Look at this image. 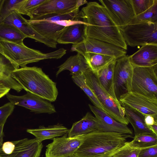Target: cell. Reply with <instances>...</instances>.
Returning a JSON list of instances; mask_svg holds the SVG:
<instances>
[{"label": "cell", "instance_id": "obj_1", "mask_svg": "<svg viewBox=\"0 0 157 157\" xmlns=\"http://www.w3.org/2000/svg\"><path fill=\"white\" fill-rule=\"evenodd\" d=\"M86 37L106 42L126 50L127 46L117 27L110 17L105 8L95 2L87 3L82 9Z\"/></svg>", "mask_w": 157, "mask_h": 157}, {"label": "cell", "instance_id": "obj_2", "mask_svg": "<svg viewBox=\"0 0 157 157\" xmlns=\"http://www.w3.org/2000/svg\"><path fill=\"white\" fill-rule=\"evenodd\" d=\"M132 136L112 132L96 131L84 135L83 141L73 155L75 157H108Z\"/></svg>", "mask_w": 157, "mask_h": 157}, {"label": "cell", "instance_id": "obj_3", "mask_svg": "<svg viewBox=\"0 0 157 157\" xmlns=\"http://www.w3.org/2000/svg\"><path fill=\"white\" fill-rule=\"evenodd\" d=\"M13 78L27 92L51 102L55 101L58 94L56 83L40 67L25 66L15 69Z\"/></svg>", "mask_w": 157, "mask_h": 157}, {"label": "cell", "instance_id": "obj_4", "mask_svg": "<svg viewBox=\"0 0 157 157\" xmlns=\"http://www.w3.org/2000/svg\"><path fill=\"white\" fill-rule=\"evenodd\" d=\"M79 10L64 13H49L27 20L28 23L39 33L50 40L56 42L66 26L83 20Z\"/></svg>", "mask_w": 157, "mask_h": 157}, {"label": "cell", "instance_id": "obj_5", "mask_svg": "<svg viewBox=\"0 0 157 157\" xmlns=\"http://www.w3.org/2000/svg\"><path fill=\"white\" fill-rule=\"evenodd\" d=\"M4 56L14 64L17 69L24 67L29 63L38 62L48 59H59L64 55L66 50L60 48L54 52L44 53L29 48L23 42L15 43L0 40Z\"/></svg>", "mask_w": 157, "mask_h": 157}, {"label": "cell", "instance_id": "obj_6", "mask_svg": "<svg viewBox=\"0 0 157 157\" xmlns=\"http://www.w3.org/2000/svg\"><path fill=\"white\" fill-rule=\"evenodd\" d=\"M119 29L126 44L129 46L157 45V23L128 24Z\"/></svg>", "mask_w": 157, "mask_h": 157}, {"label": "cell", "instance_id": "obj_7", "mask_svg": "<svg viewBox=\"0 0 157 157\" xmlns=\"http://www.w3.org/2000/svg\"><path fill=\"white\" fill-rule=\"evenodd\" d=\"M83 75L86 84L108 111L110 116L117 121L127 125L129 123L125 117L124 107H120L104 90L96 73L90 69L84 73Z\"/></svg>", "mask_w": 157, "mask_h": 157}, {"label": "cell", "instance_id": "obj_8", "mask_svg": "<svg viewBox=\"0 0 157 157\" xmlns=\"http://www.w3.org/2000/svg\"><path fill=\"white\" fill-rule=\"evenodd\" d=\"M157 65L150 67H133L131 90L157 99Z\"/></svg>", "mask_w": 157, "mask_h": 157}, {"label": "cell", "instance_id": "obj_9", "mask_svg": "<svg viewBox=\"0 0 157 157\" xmlns=\"http://www.w3.org/2000/svg\"><path fill=\"white\" fill-rule=\"evenodd\" d=\"M36 138L3 142L0 141V157H40L43 147Z\"/></svg>", "mask_w": 157, "mask_h": 157}, {"label": "cell", "instance_id": "obj_10", "mask_svg": "<svg viewBox=\"0 0 157 157\" xmlns=\"http://www.w3.org/2000/svg\"><path fill=\"white\" fill-rule=\"evenodd\" d=\"M133 67L129 56L126 55L117 59L113 73L115 94L119 100L121 95L131 91Z\"/></svg>", "mask_w": 157, "mask_h": 157}, {"label": "cell", "instance_id": "obj_11", "mask_svg": "<svg viewBox=\"0 0 157 157\" xmlns=\"http://www.w3.org/2000/svg\"><path fill=\"white\" fill-rule=\"evenodd\" d=\"M71 51L81 55L90 52L111 56L117 59L126 55V50L113 44L86 37L81 42L72 44Z\"/></svg>", "mask_w": 157, "mask_h": 157}, {"label": "cell", "instance_id": "obj_12", "mask_svg": "<svg viewBox=\"0 0 157 157\" xmlns=\"http://www.w3.org/2000/svg\"><path fill=\"white\" fill-rule=\"evenodd\" d=\"M119 28L128 24L136 16L131 0H100Z\"/></svg>", "mask_w": 157, "mask_h": 157}, {"label": "cell", "instance_id": "obj_13", "mask_svg": "<svg viewBox=\"0 0 157 157\" xmlns=\"http://www.w3.org/2000/svg\"><path fill=\"white\" fill-rule=\"evenodd\" d=\"M84 135L68 137L66 134L54 138L46 146L45 157H67L73 155L82 143Z\"/></svg>", "mask_w": 157, "mask_h": 157}, {"label": "cell", "instance_id": "obj_14", "mask_svg": "<svg viewBox=\"0 0 157 157\" xmlns=\"http://www.w3.org/2000/svg\"><path fill=\"white\" fill-rule=\"evenodd\" d=\"M119 101L122 106H127L157 119V99L131 91L121 95Z\"/></svg>", "mask_w": 157, "mask_h": 157}, {"label": "cell", "instance_id": "obj_15", "mask_svg": "<svg viewBox=\"0 0 157 157\" xmlns=\"http://www.w3.org/2000/svg\"><path fill=\"white\" fill-rule=\"evenodd\" d=\"M6 96L10 102L14 105L24 107L36 113L51 114L56 112L54 106L50 102L29 92L21 96L8 93Z\"/></svg>", "mask_w": 157, "mask_h": 157}, {"label": "cell", "instance_id": "obj_16", "mask_svg": "<svg viewBox=\"0 0 157 157\" xmlns=\"http://www.w3.org/2000/svg\"><path fill=\"white\" fill-rule=\"evenodd\" d=\"M87 3L86 0H47L35 9L32 18L49 13H71L79 10L81 6Z\"/></svg>", "mask_w": 157, "mask_h": 157}, {"label": "cell", "instance_id": "obj_17", "mask_svg": "<svg viewBox=\"0 0 157 157\" xmlns=\"http://www.w3.org/2000/svg\"><path fill=\"white\" fill-rule=\"evenodd\" d=\"M3 22L15 26L27 37L34 39L48 47L56 48L58 44L56 42L48 39L39 33L28 23L27 20L17 11H14Z\"/></svg>", "mask_w": 157, "mask_h": 157}, {"label": "cell", "instance_id": "obj_18", "mask_svg": "<svg viewBox=\"0 0 157 157\" xmlns=\"http://www.w3.org/2000/svg\"><path fill=\"white\" fill-rule=\"evenodd\" d=\"M89 108L98 120V131L119 133L132 136V131L127 125L120 123L97 107L89 104Z\"/></svg>", "mask_w": 157, "mask_h": 157}, {"label": "cell", "instance_id": "obj_19", "mask_svg": "<svg viewBox=\"0 0 157 157\" xmlns=\"http://www.w3.org/2000/svg\"><path fill=\"white\" fill-rule=\"evenodd\" d=\"M129 59L133 67H150L157 65V45L142 46L129 56Z\"/></svg>", "mask_w": 157, "mask_h": 157}, {"label": "cell", "instance_id": "obj_20", "mask_svg": "<svg viewBox=\"0 0 157 157\" xmlns=\"http://www.w3.org/2000/svg\"><path fill=\"white\" fill-rule=\"evenodd\" d=\"M87 24L83 20L65 27L57 38V43L75 44L82 42L86 37V27Z\"/></svg>", "mask_w": 157, "mask_h": 157}, {"label": "cell", "instance_id": "obj_21", "mask_svg": "<svg viewBox=\"0 0 157 157\" xmlns=\"http://www.w3.org/2000/svg\"><path fill=\"white\" fill-rule=\"evenodd\" d=\"M98 120L90 112L87 113L80 121L73 124L67 134L68 137H74L86 135L98 131Z\"/></svg>", "mask_w": 157, "mask_h": 157}, {"label": "cell", "instance_id": "obj_22", "mask_svg": "<svg viewBox=\"0 0 157 157\" xmlns=\"http://www.w3.org/2000/svg\"><path fill=\"white\" fill-rule=\"evenodd\" d=\"M58 68L56 74V77L61 72L66 70H69L70 72V75L73 76L82 75L90 69L84 56L78 53L69 57Z\"/></svg>", "mask_w": 157, "mask_h": 157}, {"label": "cell", "instance_id": "obj_23", "mask_svg": "<svg viewBox=\"0 0 157 157\" xmlns=\"http://www.w3.org/2000/svg\"><path fill=\"white\" fill-rule=\"evenodd\" d=\"M117 59L111 62L95 73L103 88L111 96L117 104L120 107H122L123 106L116 96L114 89L113 73Z\"/></svg>", "mask_w": 157, "mask_h": 157}, {"label": "cell", "instance_id": "obj_24", "mask_svg": "<svg viewBox=\"0 0 157 157\" xmlns=\"http://www.w3.org/2000/svg\"><path fill=\"white\" fill-rule=\"evenodd\" d=\"M69 131L67 128L63 124H57L45 127L40 126L35 129H28L27 132L34 136L40 142L47 140H53L54 138L68 134Z\"/></svg>", "mask_w": 157, "mask_h": 157}, {"label": "cell", "instance_id": "obj_25", "mask_svg": "<svg viewBox=\"0 0 157 157\" xmlns=\"http://www.w3.org/2000/svg\"><path fill=\"white\" fill-rule=\"evenodd\" d=\"M17 68L14 64L0 53V82L7 87L19 92L22 88L12 76V73Z\"/></svg>", "mask_w": 157, "mask_h": 157}, {"label": "cell", "instance_id": "obj_26", "mask_svg": "<svg viewBox=\"0 0 157 157\" xmlns=\"http://www.w3.org/2000/svg\"><path fill=\"white\" fill-rule=\"evenodd\" d=\"M122 106L124 109L126 118L133 128L135 136L141 134H155L145 123L143 114L127 106Z\"/></svg>", "mask_w": 157, "mask_h": 157}, {"label": "cell", "instance_id": "obj_27", "mask_svg": "<svg viewBox=\"0 0 157 157\" xmlns=\"http://www.w3.org/2000/svg\"><path fill=\"white\" fill-rule=\"evenodd\" d=\"M27 37L15 26L3 22L0 23V40L21 43Z\"/></svg>", "mask_w": 157, "mask_h": 157}, {"label": "cell", "instance_id": "obj_28", "mask_svg": "<svg viewBox=\"0 0 157 157\" xmlns=\"http://www.w3.org/2000/svg\"><path fill=\"white\" fill-rule=\"evenodd\" d=\"M82 55L85 58L91 70L95 73L117 59L111 56L90 52H85Z\"/></svg>", "mask_w": 157, "mask_h": 157}, {"label": "cell", "instance_id": "obj_29", "mask_svg": "<svg viewBox=\"0 0 157 157\" xmlns=\"http://www.w3.org/2000/svg\"><path fill=\"white\" fill-rule=\"evenodd\" d=\"M72 78L74 83L85 93L94 105V106L106 113L110 116L109 112L100 101L95 94L86 84L83 74L72 76Z\"/></svg>", "mask_w": 157, "mask_h": 157}, {"label": "cell", "instance_id": "obj_30", "mask_svg": "<svg viewBox=\"0 0 157 157\" xmlns=\"http://www.w3.org/2000/svg\"><path fill=\"white\" fill-rule=\"evenodd\" d=\"M131 147L138 149H144L157 145V135L141 134L134 136L133 140L128 142Z\"/></svg>", "mask_w": 157, "mask_h": 157}, {"label": "cell", "instance_id": "obj_31", "mask_svg": "<svg viewBox=\"0 0 157 157\" xmlns=\"http://www.w3.org/2000/svg\"><path fill=\"white\" fill-rule=\"evenodd\" d=\"M25 0H0V23L14 11H17Z\"/></svg>", "mask_w": 157, "mask_h": 157}, {"label": "cell", "instance_id": "obj_32", "mask_svg": "<svg viewBox=\"0 0 157 157\" xmlns=\"http://www.w3.org/2000/svg\"><path fill=\"white\" fill-rule=\"evenodd\" d=\"M144 22L157 23V0L147 10L136 16L128 24Z\"/></svg>", "mask_w": 157, "mask_h": 157}, {"label": "cell", "instance_id": "obj_33", "mask_svg": "<svg viewBox=\"0 0 157 157\" xmlns=\"http://www.w3.org/2000/svg\"><path fill=\"white\" fill-rule=\"evenodd\" d=\"M46 0H25L17 12L21 14L29 16L31 19L33 17V12L35 9Z\"/></svg>", "mask_w": 157, "mask_h": 157}, {"label": "cell", "instance_id": "obj_34", "mask_svg": "<svg viewBox=\"0 0 157 157\" xmlns=\"http://www.w3.org/2000/svg\"><path fill=\"white\" fill-rule=\"evenodd\" d=\"M140 150L131 147L127 142L108 157H137Z\"/></svg>", "mask_w": 157, "mask_h": 157}, {"label": "cell", "instance_id": "obj_35", "mask_svg": "<svg viewBox=\"0 0 157 157\" xmlns=\"http://www.w3.org/2000/svg\"><path fill=\"white\" fill-rule=\"evenodd\" d=\"M155 1V0H131L135 16L147 10L153 5Z\"/></svg>", "mask_w": 157, "mask_h": 157}, {"label": "cell", "instance_id": "obj_36", "mask_svg": "<svg viewBox=\"0 0 157 157\" xmlns=\"http://www.w3.org/2000/svg\"><path fill=\"white\" fill-rule=\"evenodd\" d=\"M14 105L10 102L0 107V125L5 124L8 117L13 112Z\"/></svg>", "mask_w": 157, "mask_h": 157}, {"label": "cell", "instance_id": "obj_37", "mask_svg": "<svg viewBox=\"0 0 157 157\" xmlns=\"http://www.w3.org/2000/svg\"><path fill=\"white\" fill-rule=\"evenodd\" d=\"M137 157H157V145L140 149Z\"/></svg>", "mask_w": 157, "mask_h": 157}, {"label": "cell", "instance_id": "obj_38", "mask_svg": "<svg viewBox=\"0 0 157 157\" xmlns=\"http://www.w3.org/2000/svg\"><path fill=\"white\" fill-rule=\"evenodd\" d=\"M143 115L145 123L148 127L155 123H157V119L153 116L147 115Z\"/></svg>", "mask_w": 157, "mask_h": 157}, {"label": "cell", "instance_id": "obj_39", "mask_svg": "<svg viewBox=\"0 0 157 157\" xmlns=\"http://www.w3.org/2000/svg\"><path fill=\"white\" fill-rule=\"evenodd\" d=\"M10 90V88L0 82V98L9 93Z\"/></svg>", "mask_w": 157, "mask_h": 157}, {"label": "cell", "instance_id": "obj_40", "mask_svg": "<svg viewBox=\"0 0 157 157\" xmlns=\"http://www.w3.org/2000/svg\"><path fill=\"white\" fill-rule=\"evenodd\" d=\"M148 128L154 134L157 135V123L149 126Z\"/></svg>", "mask_w": 157, "mask_h": 157}, {"label": "cell", "instance_id": "obj_41", "mask_svg": "<svg viewBox=\"0 0 157 157\" xmlns=\"http://www.w3.org/2000/svg\"><path fill=\"white\" fill-rule=\"evenodd\" d=\"M4 125L2 124L0 125V141L3 140V128Z\"/></svg>", "mask_w": 157, "mask_h": 157}, {"label": "cell", "instance_id": "obj_42", "mask_svg": "<svg viewBox=\"0 0 157 157\" xmlns=\"http://www.w3.org/2000/svg\"><path fill=\"white\" fill-rule=\"evenodd\" d=\"M0 53L2 54L4 56V54L3 52V50L0 44Z\"/></svg>", "mask_w": 157, "mask_h": 157}, {"label": "cell", "instance_id": "obj_43", "mask_svg": "<svg viewBox=\"0 0 157 157\" xmlns=\"http://www.w3.org/2000/svg\"><path fill=\"white\" fill-rule=\"evenodd\" d=\"M67 157H75L73 155L69 156Z\"/></svg>", "mask_w": 157, "mask_h": 157}]
</instances>
